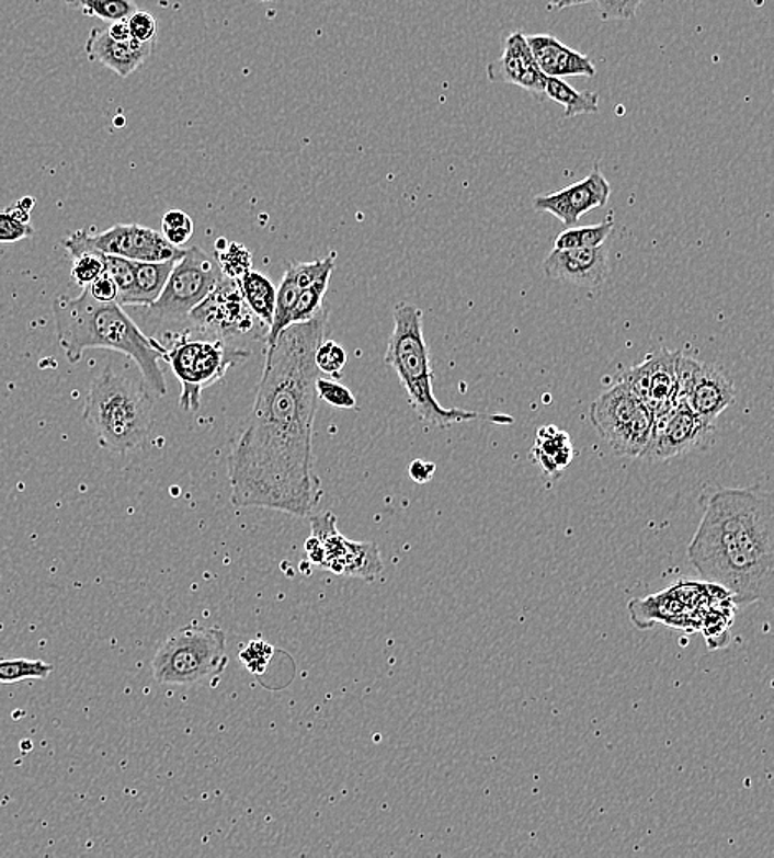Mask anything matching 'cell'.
I'll return each mask as SVG.
<instances>
[{"mask_svg":"<svg viewBox=\"0 0 774 858\" xmlns=\"http://www.w3.org/2000/svg\"><path fill=\"white\" fill-rule=\"evenodd\" d=\"M329 338V311L293 324L268 345L257 400L228 456L235 507L309 517L322 497L315 471L316 348Z\"/></svg>","mask_w":774,"mask_h":858,"instance_id":"1","label":"cell"},{"mask_svg":"<svg viewBox=\"0 0 774 858\" xmlns=\"http://www.w3.org/2000/svg\"><path fill=\"white\" fill-rule=\"evenodd\" d=\"M688 558L707 583L733 596L738 608L767 602L774 582V499L754 488L707 491Z\"/></svg>","mask_w":774,"mask_h":858,"instance_id":"2","label":"cell"},{"mask_svg":"<svg viewBox=\"0 0 774 858\" xmlns=\"http://www.w3.org/2000/svg\"><path fill=\"white\" fill-rule=\"evenodd\" d=\"M52 309L58 344L70 364H78L88 348L116 351L136 362L156 397L168 393L164 371L159 367V361H164L168 348L156 339L144 335L136 322L123 311V306L116 301H98L83 288L77 298L58 296Z\"/></svg>","mask_w":774,"mask_h":858,"instance_id":"3","label":"cell"},{"mask_svg":"<svg viewBox=\"0 0 774 858\" xmlns=\"http://www.w3.org/2000/svg\"><path fill=\"white\" fill-rule=\"evenodd\" d=\"M153 391L143 375L126 368H103L93 378L84 401L83 420L101 448L124 455L146 443L153 423Z\"/></svg>","mask_w":774,"mask_h":858,"instance_id":"4","label":"cell"},{"mask_svg":"<svg viewBox=\"0 0 774 858\" xmlns=\"http://www.w3.org/2000/svg\"><path fill=\"white\" fill-rule=\"evenodd\" d=\"M385 364L390 365L400 378L414 413L430 426L449 427L473 420L512 423V417L505 414H482L440 404L433 391V370L430 348L424 341L423 311L410 302H398L395 306L394 332L388 341Z\"/></svg>","mask_w":774,"mask_h":858,"instance_id":"5","label":"cell"},{"mask_svg":"<svg viewBox=\"0 0 774 858\" xmlns=\"http://www.w3.org/2000/svg\"><path fill=\"white\" fill-rule=\"evenodd\" d=\"M227 665V634L221 629L185 626L162 642L153 655L152 674L159 684L194 685L220 675Z\"/></svg>","mask_w":774,"mask_h":858,"instance_id":"6","label":"cell"},{"mask_svg":"<svg viewBox=\"0 0 774 858\" xmlns=\"http://www.w3.org/2000/svg\"><path fill=\"white\" fill-rule=\"evenodd\" d=\"M590 421L616 455L638 459L651 442L655 413L626 381L617 378L591 403Z\"/></svg>","mask_w":774,"mask_h":858,"instance_id":"7","label":"cell"},{"mask_svg":"<svg viewBox=\"0 0 774 858\" xmlns=\"http://www.w3.org/2000/svg\"><path fill=\"white\" fill-rule=\"evenodd\" d=\"M251 352L247 348L234 347L221 341H191L187 338H175L171 348H168L164 361L168 362L182 385L181 404L184 411L198 410L202 391L212 387L225 377L228 368L247 361Z\"/></svg>","mask_w":774,"mask_h":858,"instance_id":"8","label":"cell"},{"mask_svg":"<svg viewBox=\"0 0 774 858\" xmlns=\"http://www.w3.org/2000/svg\"><path fill=\"white\" fill-rule=\"evenodd\" d=\"M727 595V590L714 583L679 580L658 595L633 599L628 609L639 629L662 622L685 632H701L710 609Z\"/></svg>","mask_w":774,"mask_h":858,"instance_id":"9","label":"cell"},{"mask_svg":"<svg viewBox=\"0 0 774 858\" xmlns=\"http://www.w3.org/2000/svg\"><path fill=\"white\" fill-rule=\"evenodd\" d=\"M311 535L304 544L307 560L334 575L354 576L374 582L382 571L380 550L374 541L349 540L339 531L334 512L309 515Z\"/></svg>","mask_w":774,"mask_h":858,"instance_id":"10","label":"cell"},{"mask_svg":"<svg viewBox=\"0 0 774 858\" xmlns=\"http://www.w3.org/2000/svg\"><path fill=\"white\" fill-rule=\"evenodd\" d=\"M189 322L210 341L244 348L254 341L266 342L270 328L253 314L238 283L224 277L217 288L187 316Z\"/></svg>","mask_w":774,"mask_h":858,"instance_id":"11","label":"cell"},{"mask_svg":"<svg viewBox=\"0 0 774 858\" xmlns=\"http://www.w3.org/2000/svg\"><path fill=\"white\" fill-rule=\"evenodd\" d=\"M224 277L214 256L201 247L189 248L172 267L161 296L149 306L147 316L162 322L184 321Z\"/></svg>","mask_w":774,"mask_h":858,"instance_id":"12","label":"cell"},{"mask_svg":"<svg viewBox=\"0 0 774 858\" xmlns=\"http://www.w3.org/2000/svg\"><path fill=\"white\" fill-rule=\"evenodd\" d=\"M64 247L71 256L83 253L111 254L140 263L179 260L185 250L174 247L164 234L143 225H114L100 233L78 230L65 238Z\"/></svg>","mask_w":774,"mask_h":858,"instance_id":"13","label":"cell"},{"mask_svg":"<svg viewBox=\"0 0 774 858\" xmlns=\"http://www.w3.org/2000/svg\"><path fill=\"white\" fill-rule=\"evenodd\" d=\"M714 424L705 423L687 404L669 407L655 414L651 442L642 458L649 461H668L687 455L704 445Z\"/></svg>","mask_w":774,"mask_h":858,"instance_id":"14","label":"cell"},{"mask_svg":"<svg viewBox=\"0 0 774 858\" xmlns=\"http://www.w3.org/2000/svg\"><path fill=\"white\" fill-rule=\"evenodd\" d=\"M611 185L597 169L590 172L583 181L574 182L554 194L535 197L534 208L542 214L557 217L565 227H577L578 221L588 211L604 207L610 201Z\"/></svg>","mask_w":774,"mask_h":858,"instance_id":"15","label":"cell"},{"mask_svg":"<svg viewBox=\"0 0 774 858\" xmlns=\"http://www.w3.org/2000/svg\"><path fill=\"white\" fill-rule=\"evenodd\" d=\"M679 352L661 351L646 357L641 365L628 368L619 375L639 398L646 401L652 413L678 407L675 393V358Z\"/></svg>","mask_w":774,"mask_h":858,"instance_id":"16","label":"cell"},{"mask_svg":"<svg viewBox=\"0 0 774 858\" xmlns=\"http://www.w3.org/2000/svg\"><path fill=\"white\" fill-rule=\"evenodd\" d=\"M545 276L580 288H597L610 273L606 243L596 248L555 250L545 258Z\"/></svg>","mask_w":774,"mask_h":858,"instance_id":"17","label":"cell"},{"mask_svg":"<svg viewBox=\"0 0 774 858\" xmlns=\"http://www.w3.org/2000/svg\"><path fill=\"white\" fill-rule=\"evenodd\" d=\"M486 73L492 83L517 84L538 100L545 96L547 77L538 70L522 32L505 38L501 57L489 64Z\"/></svg>","mask_w":774,"mask_h":858,"instance_id":"18","label":"cell"},{"mask_svg":"<svg viewBox=\"0 0 774 858\" xmlns=\"http://www.w3.org/2000/svg\"><path fill=\"white\" fill-rule=\"evenodd\" d=\"M156 42L114 41L106 31L93 28L84 45V54L91 61H100L107 70L114 71L117 77L127 78L134 71L139 70L153 52Z\"/></svg>","mask_w":774,"mask_h":858,"instance_id":"19","label":"cell"},{"mask_svg":"<svg viewBox=\"0 0 774 858\" xmlns=\"http://www.w3.org/2000/svg\"><path fill=\"white\" fill-rule=\"evenodd\" d=\"M525 38L538 70L545 77L561 80L568 77H596V67L590 57L567 47L554 35H528Z\"/></svg>","mask_w":774,"mask_h":858,"instance_id":"20","label":"cell"},{"mask_svg":"<svg viewBox=\"0 0 774 858\" xmlns=\"http://www.w3.org/2000/svg\"><path fill=\"white\" fill-rule=\"evenodd\" d=\"M735 401L733 384L714 365L702 364L685 404L705 423L715 420Z\"/></svg>","mask_w":774,"mask_h":858,"instance_id":"21","label":"cell"},{"mask_svg":"<svg viewBox=\"0 0 774 858\" xmlns=\"http://www.w3.org/2000/svg\"><path fill=\"white\" fill-rule=\"evenodd\" d=\"M574 458L573 443L567 432L554 424L538 427L532 446V459L548 478H558Z\"/></svg>","mask_w":774,"mask_h":858,"instance_id":"22","label":"cell"},{"mask_svg":"<svg viewBox=\"0 0 774 858\" xmlns=\"http://www.w3.org/2000/svg\"><path fill=\"white\" fill-rule=\"evenodd\" d=\"M178 260L161 263H140L134 261V283L129 293L117 301L121 306H147L149 308L161 296L169 274Z\"/></svg>","mask_w":774,"mask_h":858,"instance_id":"23","label":"cell"},{"mask_svg":"<svg viewBox=\"0 0 774 858\" xmlns=\"http://www.w3.org/2000/svg\"><path fill=\"white\" fill-rule=\"evenodd\" d=\"M237 283L248 308L264 325L271 328L274 306H276V288L273 283L264 274L253 270L244 273L240 279H237Z\"/></svg>","mask_w":774,"mask_h":858,"instance_id":"24","label":"cell"},{"mask_svg":"<svg viewBox=\"0 0 774 858\" xmlns=\"http://www.w3.org/2000/svg\"><path fill=\"white\" fill-rule=\"evenodd\" d=\"M545 96L564 106L565 119L600 111V94L594 91H577L561 78L547 77Z\"/></svg>","mask_w":774,"mask_h":858,"instance_id":"25","label":"cell"},{"mask_svg":"<svg viewBox=\"0 0 774 858\" xmlns=\"http://www.w3.org/2000/svg\"><path fill=\"white\" fill-rule=\"evenodd\" d=\"M35 201L32 197L22 198L14 207L0 211V243H18L25 238L34 237L31 225V210Z\"/></svg>","mask_w":774,"mask_h":858,"instance_id":"26","label":"cell"},{"mask_svg":"<svg viewBox=\"0 0 774 858\" xmlns=\"http://www.w3.org/2000/svg\"><path fill=\"white\" fill-rule=\"evenodd\" d=\"M613 215L603 224L593 227H570L561 231L555 240V250H577V248H596L606 243L607 237L613 233Z\"/></svg>","mask_w":774,"mask_h":858,"instance_id":"27","label":"cell"},{"mask_svg":"<svg viewBox=\"0 0 774 858\" xmlns=\"http://www.w3.org/2000/svg\"><path fill=\"white\" fill-rule=\"evenodd\" d=\"M65 2L87 18L101 19L107 24L126 21L139 9L134 0H65Z\"/></svg>","mask_w":774,"mask_h":858,"instance_id":"28","label":"cell"},{"mask_svg":"<svg viewBox=\"0 0 774 858\" xmlns=\"http://www.w3.org/2000/svg\"><path fill=\"white\" fill-rule=\"evenodd\" d=\"M332 273H334V271L322 274L316 283H312L311 286H307L306 289L300 291L296 306H294L293 314H291V325L311 321V319L321 311L326 293H328L329 283H331Z\"/></svg>","mask_w":774,"mask_h":858,"instance_id":"29","label":"cell"},{"mask_svg":"<svg viewBox=\"0 0 774 858\" xmlns=\"http://www.w3.org/2000/svg\"><path fill=\"white\" fill-rule=\"evenodd\" d=\"M54 672V665L34 659H12L0 661V684L11 685L31 678H47Z\"/></svg>","mask_w":774,"mask_h":858,"instance_id":"30","label":"cell"},{"mask_svg":"<svg viewBox=\"0 0 774 858\" xmlns=\"http://www.w3.org/2000/svg\"><path fill=\"white\" fill-rule=\"evenodd\" d=\"M316 367L321 370V374L329 375V377L339 378L342 377V370H344L345 364H348V352L338 344V342L329 341L319 344L315 354Z\"/></svg>","mask_w":774,"mask_h":858,"instance_id":"31","label":"cell"},{"mask_svg":"<svg viewBox=\"0 0 774 858\" xmlns=\"http://www.w3.org/2000/svg\"><path fill=\"white\" fill-rule=\"evenodd\" d=\"M162 234L174 247H184L191 240L192 234H194V221L185 211H166L164 217H162Z\"/></svg>","mask_w":774,"mask_h":858,"instance_id":"32","label":"cell"},{"mask_svg":"<svg viewBox=\"0 0 774 858\" xmlns=\"http://www.w3.org/2000/svg\"><path fill=\"white\" fill-rule=\"evenodd\" d=\"M218 264L221 273L230 279H240L244 273L251 270V254L243 244L228 243L227 250L218 253Z\"/></svg>","mask_w":774,"mask_h":858,"instance_id":"33","label":"cell"},{"mask_svg":"<svg viewBox=\"0 0 774 858\" xmlns=\"http://www.w3.org/2000/svg\"><path fill=\"white\" fill-rule=\"evenodd\" d=\"M101 258H103L104 273L116 284L117 302L129 293L130 286H133L134 261L126 260V258L111 256V254H101Z\"/></svg>","mask_w":774,"mask_h":858,"instance_id":"34","label":"cell"},{"mask_svg":"<svg viewBox=\"0 0 774 858\" xmlns=\"http://www.w3.org/2000/svg\"><path fill=\"white\" fill-rule=\"evenodd\" d=\"M316 391H318V397L331 407L341 408V410H354L357 407L354 393L344 385L339 384L335 378L319 377L316 381Z\"/></svg>","mask_w":774,"mask_h":858,"instance_id":"35","label":"cell"},{"mask_svg":"<svg viewBox=\"0 0 774 858\" xmlns=\"http://www.w3.org/2000/svg\"><path fill=\"white\" fill-rule=\"evenodd\" d=\"M276 649L268 642L257 639V641L248 642L240 651V662L247 667L248 672L253 675H263L268 671L271 659H273Z\"/></svg>","mask_w":774,"mask_h":858,"instance_id":"36","label":"cell"},{"mask_svg":"<svg viewBox=\"0 0 774 858\" xmlns=\"http://www.w3.org/2000/svg\"><path fill=\"white\" fill-rule=\"evenodd\" d=\"M601 21H631L638 14L642 0H591Z\"/></svg>","mask_w":774,"mask_h":858,"instance_id":"37","label":"cell"},{"mask_svg":"<svg viewBox=\"0 0 774 858\" xmlns=\"http://www.w3.org/2000/svg\"><path fill=\"white\" fill-rule=\"evenodd\" d=\"M104 264L101 254L83 253L73 256V267H71V279L80 286L88 288L96 277L103 274Z\"/></svg>","mask_w":774,"mask_h":858,"instance_id":"38","label":"cell"},{"mask_svg":"<svg viewBox=\"0 0 774 858\" xmlns=\"http://www.w3.org/2000/svg\"><path fill=\"white\" fill-rule=\"evenodd\" d=\"M127 27H129L130 37L134 41L140 42V44H147V42H156L158 37V21L150 12L139 11L137 9L130 18L126 19Z\"/></svg>","mask_w":774,"mask_h":858,"instance_id":"39","label":"cell"},{"mask_svg":"<svg viewBox=\"0 0 774 858\" xmlns=\"http://www.w3.org/2000/svg\"><path fill=\"white\" fill-rule=\"evenodd\" d=\"M87 289L94 299H98V301L101 302H111L116 301L117 299L116 284H114V281L111 279L104 271Z\"/></svg>","mask_w":774,"mask_h":858,"instance_id":"40","label":"cell"},{"mask_svg":"<svg viewBox=\"0 0 774 858\" xmlns=\"http://www.w3.org/2000/svg\"><path fill=\"white\" fill-rule=\"evenodd\" d=\"M434 472H436V466L434 462L423 461V459H414L408 468V474L413 479L417 484H426L433 479Z\"/></svg>","mask_w":774,"mask_h":858,"instance_id":"41","label":"cell"},{"mask_svg":"<svg viewBox=\"0 0 774 858\" xmlns=\"http://www.w3.org/2000/svg\"><path fill=\"white\" fill-rule=\"evenodd\" d=\"M107 35L114 41H129L130 32L127 27V21L111 22L110 27L106 28Z\"/></svg>","mask_w":774,"mask_h":858,"instance_id":"42","label":"cell"},{"mask_svg":"<svg viewBox=\"0 0 774 858\" xmlns=\"http://www.w3.org/2000/svg\"><path fill=\"white\" fill-rule=\"evenodd\" d=\"M545 2H547L548 9H551V11H564V9L590 4L591 0H545Z\"/></svg>","mask_w":774,"mask_h":858,"instance_id":"43","label":"cell"},{"mask_svg":"<svg viewBox=\"0 0 774 858\" xmlns=\"http://www.w3.org/2000/svg\"><path fill=\"white\" fill-rule=\"evenodd\" d=\"M260 2H273V0H260Z\"/></svg>","mask_w":774,"mask_h":858,"instance_id":"44","label":"cell"}]
</instances>
